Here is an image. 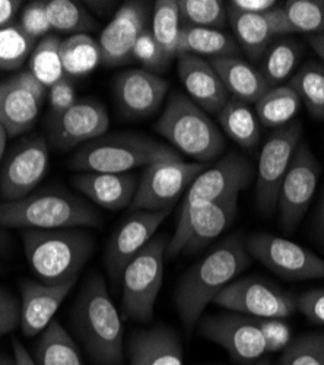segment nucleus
Masks as SVG:
<instances>
[{
	"label": "nucleus",
	"instance_id": "obj_42",
	"mask_svg": "<svg viewBox=\"0 0 324 365\" xmlns=\"http://www.w3.org/2000/svg\"><path fill=\"white\" fill-rule=\"evenodd\" d=\"M133 57L145 66V71H150L152 73L162 71L169 65V60L165 57L161 46L155 40L151 28H146L136 40Z\"/></svg>",
	"mask_w": 324,
	"mask_h": 365
},
{
	"label": "nucleus",
	"instance_id": "obj_52",
	"mask_svg": "<svg viewBox=\"0 0 324 365\" xmlns=\"http://www.w3.org/2000/svg\"><path fill=\"white\" fill-rule=\"evenodd\" d=\"M14 359L16 365H37L33 355L18 339H14Z\"/></svg>",
	"mask_w": 324,
	"mask_h": 365
},
{
	"label": "nucleus",
	"instance_id": "obj_14",
	"mask_svg": "<svg viewBox=\"0 0 324 365\" xmlns=\"http://www.w3.org/2000/svg\"><path fill=\"white\" fill-rule=\"evenodd\" d=\"M253 177L254 170L251 164L237 152H229L192 182L183 199L177 224L183 222L194 209L203 205L216 202L229 195H240L250 185Z\"/></svg>",
	"mask_w": 324,
	"mask_h": 365
},
{
	"label": "nucleus",
	"instance_id": "obj_56",
	"mask_svg": "<svg viewBox=\"0 0 324 365\" xmlns=\"http://www.w3.org/2000/svg\"><path fill=\"white\" fill-rule=\"evenodd\" d=\"M0 365H16L14 356L8 355H0Z\"/></svg>",
	"mask_w": 324,
	"mask_h": 365
},
{
	"label": "nucleus",
	"instance_id": "obj_31",
	"mask_svg": "<svg viewBox=\"0 0 324 365\" xmlns=\"http://www.w3.org/2000/svg\"><path fill=\"white\" fill-rule=\"evenodd\" d=\"M222 130L244 149H253L260 139V121L250 104L229 98L216 114Z\"/></svg>",
	"mask_w": 324,
	"mask_h": 365
},
{
	"label": "nucleus",
	"instance_id": "obj_41",
	"mask_svg": "<svg viewBox=\"0 0 324 365\" xmlns=\"http://www.w3.org/2000/svg\"><path fill=\"white\" fill-rule=\"evenodd\" d=\"M278 365H324V330L311 331L291 341Z\"/></svg>",
	"mask_w": 324,
	"mask_h": 365
},
{
	"label": "nucleus",
	"instance_id": "obj_26",
	"mask_svg": "<svg viewBox=\"0 0 324 365\" xmlns=\"http://www.w3.org/2000/svg\"><path fill=\"white\" fill-rule=\"evenodd\" d=\"M41 103L26 91L16 76L0 82V125L9 136L31 129L40 114Z\"/></svg>",
	"mask_w": 324,
	"mask_h": 365
},
{
	"label": "nucleus",
	"instance_id": "obj_51",
	"mask_svg": "<svg viewBox=\"0 0 324 365\" xmlns=\"http://www.w3.org/2000/svg\"><path fill=\"white\" fill-rule=\"evenodd\" d=\"M313 232L314 238L324 247V189L321 193V199L315 212V220L313 224Z\"/></svg>",
	"mask_w": 324,
	"mask_h": 365
},
{
	"label": "nucleus",
	"instance_id": "obj_9",
	"mask_svg": "<svg viewBox=\"0 0 324 365\" xmlns=\"http://www.w3.org/2000/svg\"><path fill=\"white\" fill-rule=\"evenodd\" d=\"M246 249L251 259L286 281L324 279V260L291 240L257 232L246 238Z\"/></svg>",
	"mask_w": 324,
	"mask_h": 365
},
{
	"label": "nucleus",
	"instance_id": "obj_12",
	"mask_svg": "<svg viewBox=\"0 0 324 365\" xmlns=\"http://www.w3.org/2000/svg\"><path fill=\"white\" fill-rule=\"evenodd\" d=\"M216 306L257 319H288L297 312V297L272 282L241 278L226 285L214 299Z\"/></svg>",
	"mask_w": 324,
	"mask_h": 365
},
{
	"label": "nucleus",
	"instance_id": "obj_54",
	"mask_svg": "<svg viewBox=\"0 0 324 365\" xmlns=\"http://www.w3.org/2000/svg\"><path fill=\"white\" fill-rule=\"evenodd\" d=\"M9 245H11V241H9L8 232L5 231L4 227H0V255H4V253L8 252Z\"/></svg>",
	"mask_w": 324,
	"mask_h": 365
},
{
	"label": "nucleus",
	"instance_id": "obj_45",
	"mask_svg": "<svg viewBox=\"0 0 324 365\" xmlns=\"http://www.w3.org/2000/svg\"><path fill=\"white\" fill-rule=\"evenodd\" d=\"M21 326V299L5 288H0V336Z\"/></svg>",
	"mask_w": 324,
	"mask_h": 365
},
{
	"label": "nucleus",
	"instance_id": "obj_2",
	"mask_svg": "<svg viewBox=\"0 0 324 365\" xmlns=\"http://www.w3.org/2000/svg\"><path fill=\"white\" fill-rule=\"evenodd\" d=\"M70 319L76 338L97 365H123L122 317L98 273L85 281L73 302Z\"/></svg>",
	"mask_w": 324,
	"mask_h": 365
},
{
	"label": "nucleus",
	"instance_id": "obj_35",
	"mask_svg": "<svg viewBox=\"0 0 324 365\" xmlns=\"http://www.w3.org/2000/svg\"><path fill=\"white\" fill-rule=\"evenodd\" d=\"M151 31L165 57L171 62L174 57H177V47H179L182 31V18L177 0H158L154 4Z\"/></svg>",
	"mask_w": 324,
	"mask_h": 365
},
{
	"label": "nucleus",
	"instance_id": "obj_37",
	"mask_svg": "<svg viewBox=\"0 0 324 365\" xmlns=\"http://www.w3.org/2000/svg\"><path fill=\"white\" fill-rule=\"evenodd\" d=\"M46 11L50 26L56 31L75 36L94 31L98 26L83 6L76 5L72 0H48L46 2Z\"/></svg>",
	"mask_w": 324,
	"mask_h": 365
},
{
	"label": "nucleus",
	"instance_id": "obj_43",
	"mask_svg": "<svg viewBox=\"0 0 324 365\" xmlns=\"http://www.w3.org/2000/svg\"><path fill=\"white\" fill-rule=\"evenodd\" d=\"M21 28L25 34L34 40L48 36L51 26L47 18L46 2H31L23 8L21 15Z\"/></svg>",
	"mask_w": 324,
	"mask_h": 365
},
{
	"label": "nucleus",
	"instance_id": "obj_53",
	"mask_svg": "<svg viewBox=\"0 0 324 365\" xmlns=\"http://www.w3.org/2000/svg\"><path fill=\"white\" fill-rule=\"evenodd\" d=\"M308 43H310L311 48L314 50V53L320 57L321 63L324 65V33L318 34V36H310Z\"/></svg>",
	"mask_w": 324,
	"mask_h": 365
},
{
	"label": "nucleus",
	"instance_id": "obj_21",
	"mask_svg": "<svg viewBox=\"0 0 324 365\" xmlns=\"http://www.w3.org/2000/svg\"><path fill=\"white\" fill-rule=\"evenodd\" d=\"M228 21L232 26L235 38L239 41V47L244 53L258 62L264 51L278 37L291 36L292 31L285 19L282 6H276L266 14H244L226 5Z\"/></svg>",
	"mask_w": 324,
	"mask_h": 365
},
{
	"label": "nucleus",
	"instance_id": "obj_20",
	"mask_svg": "<svg viewBox=\"0 0 324 365\" xmlns=\"http://www.w3.org/2000/svg\"><path fill=\"white\" fill-rule=\"evenodd\" d=\"M169 82L145 69H129L114 81V98L126 118H146L162 106Z\"/></svg>",
	"mask_w": 324,
	"mask_h": 365
},
{
	"label": "nucleus",
	"instance_id": "obj_8",
	"mask_svg": "<svg viewBox=\"0 0 324 365\" xmlns=\"http://www.w3.org/2000/svg\"><path fill=\"white\" fill-rule=\"evenodd\" d=\"M206 164L187 163L182 158L165 160L145 167L130 210H165L192 186L204 171Z\"/></svg>",
	"mask_w": 324,
	"mask_h": 365
},
{
	"label": "nucleus",
	"instance_id": "obj_28",
	"mask_svg": "<svg viewBox=\"0 0 324 365\" xmlns=\"http://www.w3.org/2000/svg\"><path fill=\"white\" fill-rule=\"evenodd\" d=\"M240 47L224 29L200 28L182 24V31L177 47V57L193 54L199 57H239Z\"/></svg>",
	"mask_w": 324,
	"mask_h": 365
},
{
	"label": "nucleus",
	"instance_id": "obj_50",
	"mask_svg": "<svg viewBox=\"0 0 324 365\" xmlns=\"http://www.w3.org/2000/svg\"><path fill=\"white\" fill-rule=\"evenodd\" d=\"M22 2L19 0H0V28L9 25L14 16L18 14Z\"/></svg>",
	"mask_w": 324,
	"mask_h": 365
},
{
	"label": "nucleus",
	"instance_id": "obj_3",
	"mask_svg": "<svg viewBox=\"0 0 324 365\" xmlns=\"http://www.w3.org/2000/svg\"><path fill=\"white\" fill-rule=\"evenodd\" d=\"M98 212L63 189H43L15 202H0V227L22 230H68L100 227Z\"/></svg>",
	"mask_w": 324,
	"mask_h": 365
},
{
	"label": "nucleus",
	"instance_id": "obj_40",
	"mask_svg": "<svg viewBox=\"0 0 324 365\" xmlns=\"http://www.w3.org/2000/svg\"><path fill=\"white\" fill-rule=\"evenodd\" d=\"M182 24L224 29L228 21L226 5L221 0H177Z\"/></svg>",
	"mask_w": 324,
	"mask_h": 365
},
{
	"label": "nucleus",
	"instance_id": "obj_55",
	"mask_svg": "<svg viewBox=\"0 0 324 365\" xmlns=\"http://www.w3.org/2000/svg\"><path fill=\"white\" fill-rule=\"evenodd\" d=\"M8 132L6 129L0 125V161H2L4 155H5V149H6V140H8Z\"/></svg>",
	"mask_w": 324,
	"mask_h": 365
},
{
	"label": "nucleus",
	"instance_id": "obj_57",
	"mask_svg": "<svg viewBox=\"0 0 324 365\" xmlns=\"http://www.w3.org/2000/svg\"><path fill=\"white\" fill-rule=\"evenodd\" d=\"M253 365H269V362H268L266 359H260L258 362H256V364H253Z\"/></svg>",
	"mask_w": 324,
	"mask_h": 365
},
{
	"label": "nucleus",
	"instance_id": "obj_30",
	"mask_svg": "<svg viewBox=\"0 0 324 365\" xmlns=\"http://www.w3.org/2000/svg\"><path fill=\"white\" fill-rule=\"evenodd\" d=\"M33 355L37 365H85L76 342L57 320L40 334Z\"/></svg>",
	"mask_w": 324,
	"mask_h": 365
},
{
	"label": "nucleus",
	"instance_id": "obj_1",
	"mask_svg": "<svg viewBox=\"0 0 324 365\" xmlns=\"http://www.w3.org/2000/svg\"><path fill=\"white\" fill-rule=\"evenodd\" d=\"M251 263L246 238L234 234L221 241L203 259L194 263L177 285L174 302L187 333L197 326L204 309Z\"/></svg>",
	"mask_w": 324,
	"mask_h": 365
},
{
	"label": "nucleus",
	"instance_id": "obj_27",
	"mask_svg": "<svg viewBox=\"0 0 324 365\" xmlns=\"http://www.w3.org/2000/svg\"><path fill=\"white\" fill-rule=\"evenodd\" d=\"M231 98L256 104L269 89L260 71L240 57H218L209 60Z\"/></svg>",
	"mask_w": 324,
	"mask_h": 365
},
{
	"label": "nucleus",
	"instance_id": "obj_18",
	"mask_svg": "<svg viewBox=\"0 0 324 365\" xmlns=\"http://www.w3.org/2000/svg\"><path fill=\"white\" fill-rule=\"evenodd\" d=\"M154 4L130 0L125 2L101 31L98 44L101 62L105 66H120L133 57V47L139 36L148 28Z\"/></svg>",
	"mask_w": 324,
	"mask_h": 365
},
{
	"label": "nucleus",
	"instance_id": "obj_29",
	"mask_svg": "<svg viewBox=\"0 0 324 365\" xmlns=\"http://www.w3.org/2000/svg\"><path fill=\"white\" fill-rule=\"evenodd\" d=\"M304 54V46L291 37H278L261 57L260 73L269 88L281 86L282 82L297 72Z\"/></svg>",
	"mask_w": 324,
	"mask_h": 365
},
{
	"label": "nucleus",
	"instance_id": "obj_32",
	"mask_svg": "<svg viewBox=\"0 0 324 365\" xmlns=\"http://www.w3.org/2000/svg\"><path fill=\"white\" fill-rule=\"evenodd\" d=\"M301 108V100L289 85L269 88L257 103L256 114L264 128L279 129L293 120Z\"/></svg>",
	"mask_w": 324,
	"mask_h": 365
},
{
	"label": "nucleus",
	"instance_id": "obj_48",
	"mask_svg": "<svg viewBox=\"0 0 324 365\" xmlns=\"http://www.w3.org/2000/svg\"><path fill=\"white\" fill-rule=\"evenodd\" d=\"M279 4L276 0H231L228 2V6L237 9L244 14H266L276 8Z\"/></svg>",
	"mask_w": 324,
	"mask_h": 365
},
{
	"label": "nucleus",
	"instance_id": "obj_34",
	"mask_svg": "<svg viewBox=\"0 0 324 365\" xmlns=\"http://www.w3.org/2000/svg\"><path fill=\"white\" fill-rule=\"evenodd\" d=\"M61 56L65 73L83 76L101 63V48L95 38L88 34H75L61 43Z\"/></svg>",
	"mask_w": 324,
	"mask_h": 365
},
{
	"label": "nucleus",
	"instance_id": "obj_33",
	"mask_svg": "<svg viewBox=\"0 0 324 365\" xmlns=\"http://www.w3.org/2000/svg\"><path fill=\"white\" fill-rule=\"evenodd\" d=\"M288 85L296 91L311 118L324 121V65L308 60L292 75Z\"/></svg>",
	"mask_w": 324,
	"mask_h": 365
},
{
	"label": "nucleus",
	"instance_id": "obj_44",
	"mask_svg": "<svg viewBox=\"0 0 324 365\" xmlns=\"http://www.w3.org/2000/svg\"><path fill=\"white\" fill-rule=\"evenodd\" d=\"M257 323L266 339L268 352L283 351L291 344V329L279 319H257Z\"/></svg>",
	"mask_w": 324,
	"mask_h": 365
},
{
	"label": "nucleus",
	"instance_id": "obj_5",
	"mask_svg": "<svg viewBox=\"0 0 324 365\" xmlns=\"http://www.w3.org/2000/svg\"><path fill=\"white\" fill-rule=\"evenodd\" d=\"M180 158L174 148L135 132L105 133L82 145L69 161L79 173L122 174L158 161Z\"/></svg>",
	"mask_w": 324,
	"mask_h": 365
},
{
	"label": "nucleus",
	"instance_id": "obj_13",
	"mask_svg": "<svg viewBox=\"0 0 324 365\" xmlns=\"http://www.w3.org/2000/svg\"><path fill=\"white\" fill-rule=\"evenodd\" d=\"M321 164L307 142H300L279 189V225L283 232L296 231L314 197Z\"/></svg>",
	"mask_w": 324,
	"mask_h": 365
},
{
	"label": "nucleus",
	"instance_id": "obj_10",
	"mask_svg": "<svg viewBox=\"0 0 324 365\" xmlns=\"http://www.w3.org/2000/svg\"><path fill=\"white\" fill-rule=\"evenodd\" d=\"M301 138L303 125L300 121H292L272 133L260 150L256 177V203L264 215H272L278 209L279 189Z\"/></svg>",
	"mask_w": 324,
	"mask_h": 365
},
{
	"label": "nucleus",
	"instance_id": "obj_19",
	"mask_svg": "<svg viewBox=\"0 0 324 365\" xmlns=\"http://www.w3.org/2000/svg\"><path fill=\"white\" fill-rule=\"evenodd\" d=\"M110 117L107 108L94 98H80L62 114L50 115L48 136L57 149L82 146L107 133Z\"/></svg>",
	"mask_w": 324,
	"mask_h": 365
},
{
	"label": "nucleus",
	"instance_id": "obj_4",
	"mask_svg": "<svg viewBox=\"0 0 324 365\" xmlns=\"http://www.w3.org/2000/svg\"><path fill=\"white\" fill-rule=\"evenodd\" d=\"M22 241L29 266L46 284L78 281L95 252L94 237L78 228L22 230Z\"/></svg>",
	"mask_w": 324,
	"mask_h": 365
},
{
	"label": "nucleus",
	"instance_id": "obj_36",
	"mask_svg": "<svg viewBox=\"0 0 324 365\" xmlns=\"http://www.w3.org/2000/svg\"><path fill=\"white\" fill-rule=\"evenodd\" d=\"M62 40L56 36L43 37L29 56V72H31L47 89L65 79V69L61 56Z\"/></svg>",
	"mask_w": 324,
	"mask_h": 365
},
{
	"label": "nucleus",
	"instance_id": "obj_11",
	"mask_svg": "<svg viewBox=\"0 0 324 365\" xmlns=\"http://www.w3.org/2000/svg\"><path fill=\"white\" fill-rule=\"evenodd\" d=\"M239 214V195H229L216 202L203 205L177 224L174 235L169 238L165 260H172L180 255H194L218 238Z\"/></svg>",
	"mask_w": 324,
	"mask_h": 365
},
{
	"label": "nucleus",
	"instance_id": "obj_49",
	"mask_svg": "<svg viewBox=\"0 0 324 365\" xmlns=\"http://www.w3.org/2000/svg\"><path fill=\"white\" fill-rule=\"evenodd\" d=\"M18 78V81L21 82V85L29 91L41 104L44 103V98L47 96V88L31 73L29 71H23V72H19L18 75H15Z\"/></svg>",
	"mask_w": 324,
	"mask_h": 365
},
{
	"label": "nucleus",
	"instance_id": "obj_23",
	"mask_svg": "<svg viewBox=\"0 0 324 365\" xmlns=\"http://www.w3.org/2000/svg\"><path fill=\"white\" fill-rule=\"evenodd\" d=\"M177 58L179 78L189 98L206 113L218 114L231 97L209 60L193 54H184Z\"/></svg>",
	"mask_w": 324,
	"mask_h": 365
},
{
	"label": "nucleus",
	"instance_id": "obj_47",
	"mask_svg": "<svg viewBox=\"0 0 324 365\" xmlns=\"http://www.w3.org/2000/svg\"><path fill=\"white\" fill-rule=\"evenodd\" d=\"M48 101L51 108V115L62 114L63 111L69 110L76 101V94L72 83L65 78L58 81L53 86L48 88Z\"/></svg>",
	"mask_w": 324,
	"mask_h": 365
},
{
	"label": "nucleus",
	"instance_id": "obj_16",
	"mask_svg": "<svg viewBox=\"0 0 324 365\" xmlns=\"http://www.w3.org/2000/svg\"><path fill=\"white\" fill-rule=\"evenodd\" d=\"M48 145L41 136L19 142L0 170V196L15 202L31 195L48 171Z\"/></svg>",
	"mask_w": 324,
	"mask_h": 365
},
{
	"label": "nucleus",
	"instance_id": "obj_15",
	"mask_svg": "<svg viewBox=\"0 0 324 365\" xmlns=\"http://www.w3.org/2000/svg\"><path fill=\"white\" fill-rule=\"evenodd\" d=\"M197 331L222 346L240 364H256L269 354L266 339L256 320L246 314H212L199 320Z\"/></svg>",
	"mask_w": 324,
	"mask_h": 365
},
{
	"label": "nucleus",
	"instance_id": "obj_22",
	"mask_svg": "<svg viewBox=\"0 0 324 365\" xmlns=\"http://www.w3.org/2000/svg\"><path fill=\"white\" fill-rule=\"evenodd\" d=\"M75 284L76 281L46 284L25 279L21 282V329L25 336H37L50 326Z\"/></svg>",
	"mask_w": 324,
	"mask_h": 365
},
{
	"label": "nucleus",
	"instance_id": "obj_24",
	"mask_svg": "<svg viewBox=\"0 0 324 365\" xmlns=\"http://www.w3.org/2000/svg\"><path fill=\"white\" fill-rule=\"evenodd\" d=\"M129 365H184L183 345L168 326L135 330L127 341Z\"/></svg>",
	"mask_w": 324,
	"mask_h": 365
},
{
	"label": "nucleus",
	"instance_id": "obj_7",
	"mask_svg": "<svg viewBox=\"0 0 324 365\" xmlns=\"http://www.w3.org/2000/svg\"><path fill=\"white\" fill-rule=\"evenodd\" d=\"M169 238L155 235L122 273V313L126 319L150 323L164 281L165 252Z\"/></svg>",
	"mask_w": 324,
	"mask_h": 365
},
{
	"label": "nucleus",
	"instance_id": "obj_39",
	"mask_svg": "<svg viewBox=\"0 0 324 365\" xmlns=\"http://www.w3.org/2000/svg\"><path fill=\"white\" fill-rule=\"evenodd\" d=\"M36 40L25 34L21 25H6L0 28V69H19L28 56H31Z\"/></svg>",
	"mask_w": 324,
	"mask_h": 365
},
{
	"label": "nucleus",
	"instance_id": "obj_38",
	"mask_svg": "<svg viewBox=\"0 0 324 365\" xmlns=\"http://www.w3.org/2000/svg\"><path fill=\"white\" fill-rule=\"evenodd\" d=\"M282 9L292 34L318 36L324 33L323 0H288Z\"/></svg>",
	"mask_w": 324,
	"mask_h": 365
},
{
	"label": "nucleus",
	"instance_id": "obj_6",
	"mask_svg": "<svg viewBox=\"0 0 324 365\" xmlns=\"http://www.w3.org/2000/svg\"><path fill=\"white\" fill-rule=\"evenodd\" d=\"M155 130L196 163L214 161L225 149L224 135L208 113L183 93L169 96Z\"/></svg>",
	"mask_w": 324,
	"mask_h": 365
},
{
	"label": "nucleus",
	"instance_id": "obj_17",
	"mask_svg": "<svg viewBox=\"0 0 324 365\" xmlns=\"http://www.w3.org/2000/svg\"><path fill=\"white\" fill-rule=\"evenodd\" d=\"M171 212L172 209L155 212L132 210L130 215L113 232L105 249L104 263L114 284L120 282L125 267L155 237Z\"/></svg>",
	"mask_w": 324,
	"mask_h": 365
},
{
	"label": "nucleus",
	"instance_id": "obj_46",
	"mask_svg": "<svg viewBox=\"0 0 324 365\" xmlns=\"http://www.w3.org/2000/svg\"><path fill=\"white\" fill-rule=\"evenodd\" d=\"M297 312L303 313L308 322L324 326V288L310 289L298 295Z\"/></svg>",
	"mask_w": 324,
	"mask_h": 365
},
{
	"label": "nucleus",
	"instance_id": "obj_25",
	"mask_svg": "<svg viewBox=\"0 0 324 365\" xmlns=\"http://www.w3.org/2000/svg\"><path fill=\"white\" fill-rule=\"evenodd\" d=\"M73 186L91 202L108 210L130 207L137 190V177L130 173H79Z\"/></svg>",
	"mask_w": 324,
	"mask_h": 365
}]
</instances>
